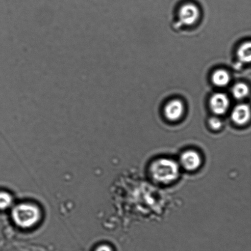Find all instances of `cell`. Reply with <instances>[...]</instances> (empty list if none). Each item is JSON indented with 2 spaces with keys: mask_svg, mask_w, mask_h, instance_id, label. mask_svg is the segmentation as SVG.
<instances>
[{
  "mask_svg": "<svg viewBox=\"0 0 251 251\" xmlns=\"http://www.w3.org/2000/svg\"><path fill=\"white\" fill-rule=\"evenodd\" d=\"M211 110L216 114L221 115L227 112L229 101L227 96L223 93H216L210 99Z\"/></svg>",
  "mask_w": 251,
  "mask_h": 251,
  "instance_id": "obj_5",
  "label": "cell"
},
{
  "mask_svg": "<svg viewBox=\"0 0 251 251\" xmlns=\"http://www.w3.org/2000/svg\"><path fill=\"white\" fill-rule=\"evenodd\" d=\"M13 199L7 192L0 191V210H5L11 206Z\"/></svg>",
  "mask_w": 251,
  "mask_h": 251,
  "instance_id": "obj_11",
  "label": "cell"
},
{
  "mask_svg": "<svg viewBox=\"0 0 251 251\" xmlns=\"http://www.w3.org/2000/svg\"><path fill=\"white\" fill-rule=\"evenodd\" d=\"M150 173L155 181L160 183L169 184L178 178L179 167L174 160L159 159L151 165Z\"/></svg>",
  "mask_w": 251,
  "mask_h": 251,
  "instance_id": "obj_2",
  "label": "cell"
},
{
  "mask_svg": "<svg viewBox=\"0 0 251 251\" xmlns=\"http://www.w3.org/2000/svg\"><path fill=\"white\" fill-rule=\"evenodd\" d=\"M12 218L18 227L28 229L36 226L41 218L38 206L30 203H22L12 209Z\"/></svg>",
  "mask_w": 251,
  "mask_h": 251,
  "instance_id": "obj_1",
  "label": "cell"
},
{
  "mask_svg": "<svg viewBox=\"0 0 251 251\" xmlns=\"http://www.w3.org/2000/svg\"><path fill=\"white\" fill-rule=\"evenodd\" d=\"M251 44L248 42L241 46L238 51V56L243 63H249L251 58Z\"/></svg>",
  "mask_w": 251,
  "mask_h": 251,
  "instance_id": "obj_9",
  "label": "cell"
},
{
  "mask_svg": "<svg viewBox=\"0 0 251 251\" xmlns=\"http://www.w3.org/2000/svg\"><path fill=\"white\" fill-rule=\"evenodd\" d=\"M209 124L213 130H219L222 127V122L217 117L211 118L209 120Z\"/></svg>",
  "mask_w": 251,
  "mask_h": 251,
  "instance_id": "obj_12",
  "label": "cell"
},
{
  "mask_svg": "<svg viewBox=\"0 0 251 251\" xmlns=\"http://www.w3.org/2000/svg\"><path fill=\"white\" fill-rule=\"evenodd\" d=\"M95 251H114L110 246L107 245H102L99 246Z\"/></svg>",
  "mask_w": 251,
  "mask_h": 251,
  "instance_id": "obj_13",
  "label": "cell"
},
{
  "mask_svg": "<svg viewBox=\"0 0 251 251\" xmlns=\"http://www.w3.org/2000/svg\"><path fill=\"white\" fill-rule=\"evenodd\" d=\"M180 163L186 170H196L201 164V155L193 150H188L181 154Z\"/></svg>",
  "mask_w": 251,
  "mask_h": 251,
  "instance_id": "obj_4",
  "label": "cell"
},
{
  "mask_svg": "<svg viewBox=\"0 0 251 251\" xmlns=\"http://www.w3.org/2000/svg\"><path fill=\"white\" fill-rule=\"evenodd\" d=\"M183 105L179 100L171 101L165 108V115L172 121H176L182 116L183 113Z\"/></svg>",
  "mask_w": 251,
  "mask_h": 251,
  "instance_id": "obj_6",
  "label": "cell"
},
{
  "mask_svg": "<svg viewBox=\"0 0 251 251\" xmlns=\"http://www.w3.org/2000/svg\"><path fill=\"white\" fill-rule=\"evenodd\" d=\"M213 82L219 87H223L228 84L230 81V76L227 71L219 70L214 73L212 77Z\"/></svg>",
  "mask_w": 251,
  "mask_h": 251,
  "instance_id": "obj_8",
  "label": "cell"
},
{
  "mask_svg": "<svg viewBox=\"0 0 251 251\" xmlns=\"http://www.w3.org/2000/svg\"><path fill=\"white\" fill-rule=\"evenodd\" d=\"M250 109L248 105H240L233 110L232 114L233 121L238 125H244L250 119Z\"/></svg>",
  "mask_w": 251,
  "mask_h": 251,
  "instance_id": "obj_7",
  "label": "cell"
},
{
  "mask_svg": "<svg viewBox=\"0 0 251 251\" xmlns=\"http://www.w3.org/2000/svg\"><path fill=\"white\" fill-rule=\"evenodd\" d=\"M199 11L198 7L193 3L184 4L181 7L179 12V17L182 24L186 26H191L198 19Z\"/></svg>",
  "mask_w": 251,
  "mask_h": 251,
  "instance_id": "obj_3",
  "label": "cell"
},
{
  "mask_svg": "<svg viewBox=\"0 0 251 251\" xmlns=\"http://www.w3.org/2000/svg\"><path fill=\"white\" fill-rule=\"evenodd\" d=\"M233 94L237 99H242L249 93V88L244 83H238L233 88Z\"/></svg>",
  "mask_w": 251,
  "mask_h": 251,
  "instance_id": "obj_10",
  "label": "cell"
}]
</instances>
